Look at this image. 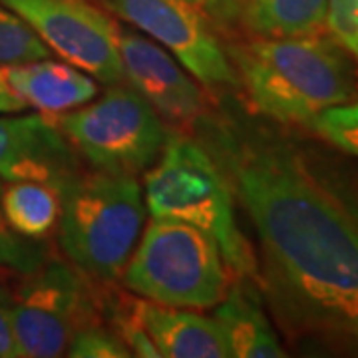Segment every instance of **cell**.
Returning <instances> with one entry per match:
<instances>
[{"instance_id": "6da1fadb", "label": "cell", "mask_w": 358, "mask_h": 358, "mask_svg": "<svg viewBox=\"0 0 358 358\" xmlns=\"http://www.w3.org/2000/svg\"><path fill=\"white\" fill-rule=\"evenodd\" d=\"M259 239V287L294 338L358 348V223L275 128L235 106L193 126Z\"/></svg>"}, {"instance_id": "7a4b0ae2", "label": "cell", "mask_w": 358, "mask_h": 358, "mask_svg": "<svg viewBox=\"0 0 358 358\" xmlns=\"http://www.w3.org/2000/svg\"><path fill=\"white\" fill-rule=\"evenodd\" d=\"M227 56L249 106L268 122L310 126L324 110L357 96L348 52L320 32L291 38L255 36L227 46Z\"/></svg>"}, {"instance_id": "3957f363", "label": "cell", "mask_w": 358, "mask_h": 358, "mask_svg": "<svg viewBox=\"0 0 358 358\" xmlns=\"http://www.w3.org/2000/svg\"><path fill=\"white\" fill-rule=\"evenodd\" d=\"M143 199L152 217L205 231L219 245L231 275L259 285V261L239 229L237 199L215 157L197 138L169 134L159 157L145 171Z\"/></svg>"}, {"instance_id": "277c9868", "label": "cell", "mask_w": 358, "mask_h": 358, "mask_svg": "<svg viewBox=\"0 0 358 358\" xmlns=\"http://www.w3.org/2000/svg\"><path fill=\"white\" fill-rule=\"evenodd\" d=\"M58 193V245L66 261L94 282L122 279L145 223L138 179L94 169Z\"/></svg>"}, {"instance_id": "5b68a950", "label": "cell", "mask_w": 358, "mask_h": 358, "mask_svg": "<svg viewBox=\"0 0 358 358\" xmlns=\"http://www.w3.org/2000/svg\"><path fill=\"white\" fill-rule=\"evenodd\" d=\"M126 289L178 308H215L233 275L213 237L173 219L152 217L122 273Z\"/></svg>"}, {"instance_id": "8992f818", "label": "cell", "mask_w": 358, "mask_h": 358, "mask_svg": "<svg viewBox=\"0 0 358 358\" xmlns=\"http://www.w3.org/2000/svg\"><path fill=\"white\" fill-rule=\"evenodd\" d=\"M52 120L80 157L96 171L112 176L145 173L169 138L162 115L124 82L110 86L102 98Z\"/></svg>"}, {"instance_id": "52a82bcc", "label": "cell", "mask_w": 358, "mask_h": 358, "mask_svg": "<svg viewBox=\"0 0 358 358\" xmlns=\"http://www.w3.org/2000/svg\"><path fill=\"white\" fill-rule=\"evenodd\" d=\"M24 281L8 307L14 338L22 358L66 355L70 338L102 315V301L92 279L72 263L48 257Z\"/></svg>"}, {"instance_id": "ba28073f", "label": "cell", "mask_w": 358, "mask_h": 358, "mask_svg": "<svg viewBox=\"0 0 358 358\" xmlns=\"http://www.w3.org/2000/svg\"><path fill=\"white\" fill-rule=\"evenodd\" d=\"M102 10L126 20L171 52L209 92H235L239 78L225 46L183 0H94Z\"/></svg>"}, {"instance_id": "9c48e42d", "label": "cell", "mask_w": 358, "mask_h": 358, "mask_svg": "<svg viewBox=\"0 0 358 358\" xmlns=\"http://www.w3.org/2000/svg\"><path fill=\"white\" fill-rule=\"evenodd\" d=\"M64 62L106 86L126 82L117 24L90 0H0Z\"/></svg>"}, {"instance_id": "30bf717a", "label": "cell", "mask_w": 358, "mask_h": 358, "mask_svg": "<svg viewBox=\"0 0 358 358\" xmlns=\"http://www.w3.org/2000/svg\"><path fill=\"white\" fill-rule=\"evenodd\" d=\"M124 78L162 120L193 128L209 112L199 82L155 40L117 26Z\"/></svg>"}, {"instance_id": "8fae6325", "label": "cell", "mask_w": 358, "mask_h": 358, "mask_svg": "<svg viewBox=\"0 0 358 358\" xmlns=\"http://www.w3.org/2000/svg\"><path fill=\"white\" fill-rule=\"evenodd\" d=\"M80 173V154L52 117H0V179L40 181L60 192Z\"/></svg>"}, {"instance_id": "7c38bea8", "label": "cell", "mask_w": 358, "mask_h": 358, "mask_svg": "<svg viewBox=\"0 0 358 358\" xmlns=\"http://www.w3.org/2000/svg\"><path fill=\"white\" fill-rule=\"evenodd\" d=\"M134 313L150 334L159 357L166 358H229L221 327L213 317L193 308L157 305L134 299Z\"/></svg>"}, {"instance_id": "4fadbf2b", "label": "cell", "mask_w": 358, "mask_h": 358, "mask_svg": "<svg viewBox=\"0 0 358 358\" xmlns=\"http://www.w3.org/2000/svg\"><path fill=\"white\" fill-rule=\"evenodd\" d=\"M13 92L40 114L54 117L76 110L98 96V84L76 66L58 60H36L2 68Z\"/></svg>"}, {"instance_id": "5bb4252c", "label": "cell", "mask_w": 358, "mask_h": 358, "mask_svg": "<svg viewBox=\"0 0 358 358\" xmlns=\"http://www.w3.org/2000/svg\"><path fill=\"white\" fill-rule=\"evenodd\" d=\"M213 319L221 327L229 358L287 357L261 303L255 281L233 277L225 299L213 308Z\"/></svg>"}, {"instance_id": "9a60e30c", "label": "cell", "mask_w": 358, "mask_h": 358, "mask_svg": "<svg viewBox=\"0 0 358 358\" xmlns=\"http://www.w3.org/2000/svg\"><path fill=\"white\" fill-rule=\"evenodd\" d=\"M329 0H245L241 24L259 38L317 34L327 26Z\"/></svg>"}, {"instance_id": "2e32d148", "label": "cell", "mask_w": 358, "mask_h": 358, "mask_svg": "<svg viewBox=\"0 0 358 358\" xmlns=\"http://www.w3.org/2000/svg\"><path fill=\"white\" fill-rule=\"evenodd\" d=\"M2 209L14 233L30 241H46L60 219V193L40 181H8Z\"/></svg>"}, {"instance_id": "e0dca14e", "label": "cell", "mask_w": 358, "mask_h": 358, "mask_svg": "<svg viewBox=\"0 0 358 358\" xmlns=\"http://www.w3.org/2000/svg\"><path fill=\"white\" fill-rule=\"evenodd\" d=\"M50 48L18 14L0 2V68L50 58Z\"/></svg>"}, {"instance_id": "ac0fdd59", "label": "cell", "mask_w": 358, "mask_h": 358, "mask_svg": "<svg viewBox=\"0 0 358 358\" xmlns=\"http://www.w3.org/2000/svg\"><path fill=\"white\" fill-rule=\"evenodd\" d=\"M2 189L0 179V267L20 275L34 273L48 259V247L44 241H30L14 233L2 209Z\"/></svg>"}, {"instance_id": "d6986e66", "label": "cell", "mask_w": 358, "mask_h": 358, "mask_svg": "<svg viewBox=\"0 0 358 358\" xmlns=\"http://www.w3.org/2000/svg\"><path fill=\"white\" fill-rule=\"evenodd\" d=\"M320 138L331 141L338 150L358 157V100L324 110L310 126Z\"/></svg>"}, {"instance_id": "ffe728a7", "label": "cell", "mask_w": 358, "mask_h": 358, "mask_svg": "<svg viewBox=\"0 0 358 358\" xmlns=\"http://www.w3.org/2000/svg\"><path fill=\"white\" fill-rule=\"evenodd\" d=\"M66 355L72 358H128V346L110 324L102 320L84 324L70 338Z\"/></svg>"}, {"instance_id": "44dd1931", "label": "cell", "mask_w": 358, "mask_h": 358, "mask_svg": "<svg viewBox=\"0 0 358 358\" xmlns=\"http://www.w3.org/2000/svg\"><path fill=\"white\" fill-rule=\"evenodd\" d=\"M327 26L331 36L358 60V0H329Z\"/></svg>"}, {"instance_id": "7402d4cb", "label": "cell", "mask_w": 358, "mask_h": 358, "mask_svg": "<svg viewBox=\"0 0 358 358\" xmlns=\"http://www.w3.org/2000/svg\"><path fill=\"white\" fill-rule=\"evenodd\" d=\"M183 2H187L207 24L219 32H225L241 24L243 18L245 0H183Z\"/></svg>"}, {"instance_id": "603a6c76", "label": "cell", "mask_w": 358, "mask_h": 358, "mask_svg": "<svg viewBox=\"0 0 358 358\" xmlns=\"http://www.w3.org/2000/svg\"><path fill=\"white\" fill-rule=\"evenodd\" d=\"M8 307L10 305H0V358H18L20 350L14 338Z\"/></svg>"}, {"instance_id": "cb8c5ba5", "label": "cell", "mask_w": 358, "mask_h": 358, "mask_svg": "<svg viewBox=\"0 0 358 358\" xmlns=\"http://www.w3.org/2000/svg\"><path fill=\"white\" fill-rule=\"evenodd\" d=\"M22 110H26V103L8 86L6 78L2 74V68H0V114H14V112H22Z\"/></svg>"}]
</instances>
